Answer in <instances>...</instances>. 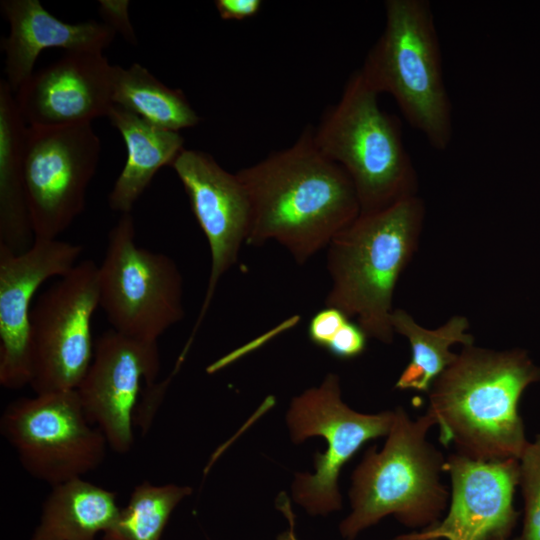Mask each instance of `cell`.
<instances>
[{"mask_svg": "<svg viewBox=\"0 0 540 540\" xmlns=\"http://www.w3.org/2000/svg\"><path fill=\"white\" fill-rule=\"evenodd\" d=\"M247 193V245H282L302 265L327 248L361 208L348 174L324 156L307 125L296 141L236 172Z\"/></svg>", "mask_w": 540, "mask_h": 540, "instance_id": "1", "label": "cell"}, {"mask_svg": "<svg viewBox=\"0 0 540 540\" xmlns=\"http://www.w3.org/2000/svg\"><path fill=\"white\" fill-rule=\"evenodd\" d=\"M540 381V367L522 349L463 346L428 390L439 441L477 461L519 459L526 444L519 402Z\"/></svg>", "mask_w": 540, "mask_h": 540, "instance_id": "2", "label": "cell"}, {"mask_svg": "<svg viewBox=\"0 0 540 540\" xmlns=\"http://www.w3.org/2000/svg\"><path fill=\"white\" fill-rule=\"evenodd\" d=\"M424 217L425 205L415 194L361 212L339 232L327 247L326 307L354 318L368 337L392 343L394 290L416 251Z\"/></svg>", "mask_w": 540, "mask_h": 540, "instance_id": "3", "label": "cell"}, {"mask_svg": "<svg viewBox=\"0 0 540 540\" xmlns=\"http://www.w3.org/2000/svg\"><path fill=\"white\" fill-rule=\"evenodd\" d=\"M434 425L428 412L412 420L402 407L394 410L383 448H369L353 472L352 510L339 525L344 539H355L388 515L419 530L441 520L449 493L441 482L446 458L427 440Z\"/></svg>", "mask_w": 540, "mask_h": 540, "instance_id": "4", "label": "cell"}, {"mask_svg": "<svg viewBox=\"0 0 540 540\" xmlns=\"http://www.w3.org/2000/svg\"><path fill=\"white\" fill-rule=\"evenodd\" d=\"M378 96L358 69L349 77L340 99L313 127L317 148L350 177L361 212L379 210L417 194V174L400 125L381 109Z\"/></svg>", "mask_w": 540, "mask_h": 540, "instance_id": "5", "label": "cell"}, {"mask_svg": "<svg viewBox=\"0 0 540 540\" xmlns=\"http://www.w3.org/2000/svg\"><path fill=\"white\" fill-rule=\"evenodd\" d=\"M385 26L360 68L379 93L390 94L409 124L436 150L453 135L439 38L426 0H386Z\"/></svg>", "mask_w": 540, "mask_h": 540, "instance_id": "6", "label": "cell"}, {"mask_svg": "<svg viewBox=\"0 0 540 540\" xmlns=\"http://www.w3.org/2000/svg\"><path fill=\"white\" fill-rule=\"evenodd\" d=\"M98 288L111 329L136 340L158 343L185 315L181 271L170 256L137 245L131 213L108 233Z\"/></svg>", "mask_w": 540, "mask_h": 540, "instance_id": "7", "label": "cell"}, {"mask_svg": "<svg viewBox=\"0 0 540 540\" xmlns=\"http://www.w3.org/2000/svg\"><path fill=\"white\" fill-rule=\"evenodd\" d=\"M0 430L24 470L51 487L96 470L109 448L102 432L88 421L76 389L10 402Z\"/></svg>", "mask_w": 540, "mask_h": 540, "instance_id": "8", "label": "cell"}, {"mask_svg": "<svg viewBox=\"0 0 540 540\" xmlns=\"http://www.w3.org/2000/svg\"><path fill=\"white\" fill-rule=\"evenodd\" d=\"M35 301L30 315V386L35 394L75 390L94 356L98 265L91 259L78 262Z\"/></svg>", "mask_w": 540, "mask_h": 540, "instance_id": "9", "label": "cell"}, {"mask_svg": "<svg viewBox=\"0 0 540 540\" xmlns=\"http://www.w3.org/2000/svg\"><path fill=\"white\" fill-rule=\"evenodd\" d=\"M394 411L363 414L352 410L341 399L338 375L328 374L320 386L293 398L287 424L293 442L313 436L327 442L323 454L314 458L315 472L297 473L293 498L311 515H327L342 507L338 477L343 466L369 440L387 436Z\"/></svg>", "mask_w": 540, "mask_h": 540, "instance_id": "10", "label": "cell"}, {"mask_svg": "<svg viewBox=\"0 0 540 540\" xmlns=\"http://www.w3.org/2000/svg\"><path fill=\"white\" fill-rule=\"evenodd\" d=\"M100 153L92 123L27 126L23 172L34 239H57L83 212Z\"/></svg>", "mask_w": 540, "mask_h": 540, "instance_id": "11", "label": "cell"}, {"mask_svg": "<svg viewBox=\"0 0 540 540\" xmlns=\"http://www.w3.org/2000/svg\"><path fill=\"white\" fill-rule=\"evenodd\" d=\"M158 343L144 342L109 329L95 341L91 365L77 387L88 421L113 451L124 454L134 444V413L142 384L156 383Z\"/></svg>", "mask_w": 540, "mask_h": 540, "instance_id": "12", "label": "cell"}, {"mask_svg": "<svg viewBox=\"0 0 540 540\" xmlns=\"http://www.w3.org/2000/svg\"><path fill=\"white\" fill-rule=\"evenodd\" d=\"M171 167L184 187L194 217L207 239L211 256L205 297L183 350L187 353L207 314L220 279L237 263L241 246L246 244L251 210L238 175L225 170L210 154L184 149Z\"/></svg>", "mask_w": 540, "mask_h": 540, "instance_id": "13", "label": "cell"}, {"mask_svg": "<svg viewBox=\"0 0 540 540\" xmlns=\"http://www.w3.org/2000/svg\"><path fill=\"white\" fill-rule=\"evenodd\" d=\"M81 244L34 239L24 252L0 244V384L18 390L31 381L30 315L33 298L50 278L78 262Z\"/></svg>", "mask_w": 540, "mask_h": 540, "instance_id": "14", "label": "cell"}, {"mask_svg": "<svg viewBox=\"0 0 540 540\" xmlns=\"http://www.w3.org/2000/svg\"><path fill=\"white\" fill-rule=\"evenodd\" d=\"M444 469L451 479L448 513L432 527L393 540H487L511 536L519 517L513 504L519 485L518 459L477 461L450 454Z\"/></svg>", "mask_w": 540, "mask_h": 540, "instance_id": "15", "label": "cell"}, {"mask_svg": "<svg viewBox=\"0 0 540 540\" xmlns=\"http://www.w3.org/2000/svg\"><path fill=\"white\" fill-rule=\"evenodd\" d=\"M112 75L102 52H65L19 87L18 111L28 127L92 123L113 106Z\"/></svg>", "mask_w": 540, "mask_h": 540, "instance_id": "16", "label": "cell"}, {"mask_svg": "<svg viewBox=\"0 0 540 540\" xmlns=\"http://www.w3.org/2000/svg\"><path fill=\"white\" fill-rule=\"evenodd\" d=\"M0 8L10 26L8 36L1 39V49L5 53V80L14 93L34 73L35 62L43 50L102 52L116 34L109 25L95 20L65 23L39 0H2Z\"/></svg>", "mask_w": 540, "mask_h": 540, "instance_id": "17", "label": "cell"}, {"mask_svg": "<svg viewBox=\"0 0 540 540\" xmlns=\"http://www.w3.org/2000/svg\"><path fill=\"white\" fill-rule=\"evenodd\" d=\"M107 118L121 134L127 158L108 196L109 207L121 214L131 213L139 197L164 166H171L185 149L184 137L177 131L159 128L118 106Z\"/></svg>", "mask_w": 540, "mask_h": 540, "instance_id": "18", "label": "cell"}, {"mask_svg": "<svg viewBox=\"0 0 540 540\" xmlns=\"http://www.w3.org/2000/svg\"><path fill=\"white\" fill-rule=\"evenodd\" d=\"M27 125L5 79L0 81V244L15 253L34 242L28 209L23 147Z\"/></svg>", "mask_w": 540, "mask_h": 540, "instance_id": "19", "label": "cell"}, {"mask_svg": "<svg viewBox=\"0 0 540 540\" xmlns=\"http://www.w3.org/2000/svg\"><path fill=\"white\" fill-rule=\"evenodd\" d=\"M116 493L76 478L54 485L30 540H95L117 519Z\"/></svg>", "mask_w": 540, "mask_h": 540, "instance_id": "20", "label": "cell"}, {"mask_svg": "<svg viewBox=\"0 0 540 540\" xmlns=\"http://www.w3.org/2000/svg\"><path fill=\"white\" fill-rule=\"evenodd\" d=\"M391 324L394 332L404 336L411 347V360L395 385L400 390L428 392L434 380L457 357L450 347L474 344L465 316L455 315L442 326L429 330L420 326L405 310L394 309Z\"/></svg>", "mask_w": 540, "mask_h": 540, "instance_id": "21", "label": "cell"}, {"mask_svg": "<svg viewBox=\"0 0 540 540\" xmlns=\"http://www.w3.org/2000/svg\"><path fill=\"white\" fill-rule=\"evenodd\" d=\"M112 102L166 130L179 132L200 121L180 89L169 88L138 63L113 65Z\"/></svg>", "mask_w": 540, "mask_h": 540, "instance_id": "22", "label": "cell"}, {"mask_svg": "<svg viewBox=\"0 0 540 540\" xmlns=\"http://www.w3.org/2000/svg\"><path fill=\"white\" fill-rule=\"evenodd\" d=\"M191 493L189 486L143 481L134 487L103 540H161L173 511Z\"/></svg>", "mask_w": 540, "mask_h": 540, "instance_id": "23", "label": "cell"}, {"mask_svg": "<svg viewBox=\"0 0 540 540\" xmlns=\"http://www.w3.org/2000/svg\"><path fill=\"white\" fill-rule=\"evenodd\" d=\"M518 462L524 499L523 529L518 540H540V434L528 441Z\"/></svg>", "mask_w": 540, "mask_h": 540, "instance_id": "24", "label": "cell"}, {"mask_svg": "<svg viewBox=\"0 0 540 540\" xmlns=\"http://www.w3.org/2000/svg\"><path fill=\"white\" fill-rule=\"evenodd\" d=\"M367 338L365 331L348 319L325 349L338 359H353L365 351Z\"/></svg>", "mask_w": 540, "mask_h": 540, "instance_id": "25", "label": "cell"}, {"mask_svg": "<svg viewBox=\"0 0 540 540\" xmlns=\"http://www.w3.org/2000/svg\"><path fill=\"white\" fill-rule=\"evenodd\" d=\"M348 318L342 311L325 307L318 311L308 325L309 340L318 347L326 348Z\"/></svg>", "mask_w": 540, "mask_h": 540, "instance_id": "26", "label": "cell"}, {"mask_svg": "<svg viewBox=\"0 0 540 540\" xmlns=\"http://www.w3.org/2000/svg\"><path fill=\"white\" fill-rule=\"evenodd\" d=\"M99 12L104 23L122 34L130 43H136V36L128 16V4L126 0H101Z\"/></svg>", "mask_w": 540, "mask_h": 540, "instance_id": "27", "label": "cell"}, {"mask_svg": "<svg viewBox=\"0 0 540 540\" xmlns=\"http://www.w3.org/2000/svg\"><path fill=\"white\" fill-rule=\"evenodd\" d=\"M261 0H216V10L223 20L241 21L255 16L262 7Z\"/></svg>", "mask_w": 540, "mask_h": 540, "instance_id": "28", "label": "cell"}, {"mask_svg": "<svg viewBox=\"0 0 540 540\" xmlns=\"http://www.w3.org/2000/svg\"><path fill=\"white\" fill-rule=\"evenodd\" d=\"M277 540H298L294 534V529L291 526L290 529L282 532L280 535H278Z\"/></svg>", "mask_w": 540, "mask_h": 540, "instance_id": "29", "label": "cell"}, {"mask_svg": "<svg viewBox=\"0 0 540 540\" xmlns=\"http://www.w3.org/2000/svg\"><path fill=\"white\" fill-rule=\"evenodd\" d=\"M487 540H518V537L511 538V536H505V535H494L488 538Z\"/></svg>", "mask_w": 540, "mask_h": 540, "instance_id": "30", "label": "cell"}]
</instances>
